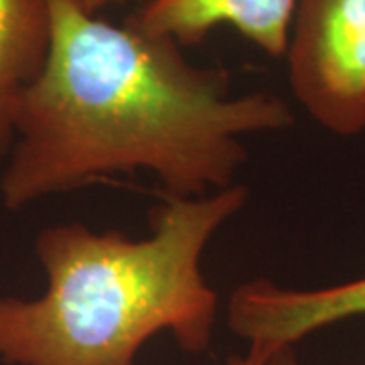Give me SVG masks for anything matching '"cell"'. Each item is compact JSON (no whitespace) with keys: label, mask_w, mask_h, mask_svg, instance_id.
Segmentation results:
<instances>
[{"label":"cell","mask_w":365,"mask_h":365,"mask_svg":"<svg viewBox=\"0 0 365 365\" xmlns=\"http://www.w3.org/2000/svg\"><path fill=\"white\" fill-rule=\"evenodd\" d=\"M246 201L237 182L201 197L165 195L150 234L136 240L83 223L43 227L35 254L45 290L33 299L0 294V364L136 365L160 333L182 351H209L220 294L201 260Z\"/></svg>","instance_id":"obj_2"},{"label":"cell","mask_w":365,"mask_h":365,"mask_svg":"<svg viewBox=\"0 0 365 365\" xmlns=\"http://www.w3.org/2000/svg\"><path fill=\"white\" fill-rule=\"evenodd\" d=\"M297 0H143L128 23L181 47L230 26L270 57H284Z\"/></svg>","instance_id":"obj_5"},{"label":"cell","mask_w":365,"mask_h":365,"mask_svg":"<svg viewBox=\"0 0 365 365\" xmlns=\"http://www.w3.org/2000/svg\"><path fill=\"white\" fill-rule=\"evenodd\" d=\"M227 365H304L297 355L294 347H282V349H276V351L268 353L266 357L260 359H252L248 355H242V357H232Z\"/></svg>","instance_id":"obj_7"},{"label":"cell","mask_w":365,"mask_h":365,"mask_svg":"<svg viewBox=\"0 0 365 365\" xmlns=\"http://www.w3.org/2000/svg\"><path fill=\"white\" fill-rule=\"evenodd\" d=\"M284 57L290 90L321 128L365 132V0H297Z\"/></svg>","instance_id":"obj_3"},{"label":"cell","mask_w":365,"mask_h":365,"mask_svg":"<svg viewBox=\"0 0 365 365\" xmlns=\"http://www.w3.org/2000/svg\"><path fill=\"white\" fill-rule=\"evenodd\" d=\"M47 4L49 49L19 98L0 175L9 211L138 170L165 195L222 191L248 160L246 136L294 124L280 96H235L225 69L191 63L173 39L114 25L76 0Z\"/></svg>","instance_id":"obj_1"},{"label":"cell","mask_w":365,"mask_h":365,"mask_svg":"<svg viewBox=\"0 0 365 365\" xmlns=\"http://www.w3.org/2000/svg\"><path fill=\"white\" fill-rule=\"evenodd\" d=\"M365 317V276L325 288H287L254 278L227 299V325L248 343V357L260 359L321 329Z\"/></svg>","instance_id":"obj_4"},{"label":"cell","mask_w":365,"mask_h":365,"mask_svg":"<svg viewBox=\"0 0 365 365\" xmlns=\"http://www.w3.org/2000/svg\"><path fill=\"white\" fill-rule=\"evenodd\" d=\"M79 6L91 14H100L108 6H118V4H124L126 0H76Z\"/></svg>","instance_id":"obj_8"},{"label":"cell","mask_w":365,"mask_h":365,"mask_svg":"<svg viewBox=\"0 0 365 365\" xmlns=\"http://www.w3.org/2000/svg\"><path fill=\"white\" fill-rule=\"evenodd\" d=\"M49 37L47 0H0V165L13 146L19 98L43 67Z\"/></svg>","instance_id":"obj_6"}]
</instances>
